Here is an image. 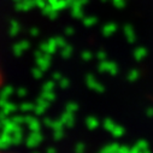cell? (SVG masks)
I'll return each mask as SVG.
<instances>
[]
</instances>
